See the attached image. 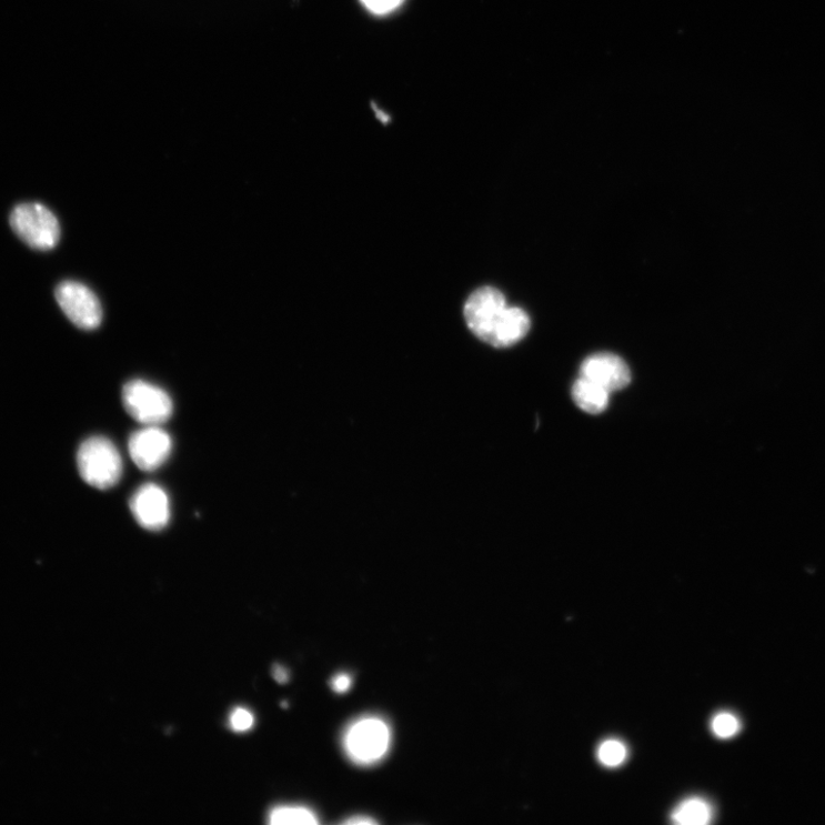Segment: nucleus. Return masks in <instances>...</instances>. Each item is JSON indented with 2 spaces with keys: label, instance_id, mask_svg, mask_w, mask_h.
Masks as SVG:
<instances>
[{
  "label": "nucleus",
  "instance_id": "aec40b11",
  "mask_svg": "<svg viewBox=\"0 0 825 825\" xmlns=\"http://www.w3.org/2000/svg\"><path fill=\"white\" fill-rule=\"evenodd\" d=\"M378 822L373 818L366 817V816H354L350 819H346L344 824L350 825H371L376 824Z\"/></svg>",
  "mask_w": 825,
  "mask_h": 825
},
{
  "label": "nucleus",
  "instance_id": "9d476101",
  "mask_svg": "<svg viewBox=\"0 0 825 825\" xmlns=\"http://www.w3.org/2000/svg\"><path fill=\"white\" fill-rule=\"evenodd\" d=\"M531 329L527 313L520 308H510L502 313L487 344L494 348H510L521 342Z\"/></svg>",
  "mask_w": 825,
  "mask_h": 825
},
{
  "label": "nucleus",
  "instance_id": "20e7f679",
  "mask_svg": "<svg viewBox=\"0 0 825 825\" xmlns=\"http://www.w3.org/2000/svg\"><path fill=\"white\" fill-rule=\"evenodd\" d=\"M390 741V730L383 721L374 716L363 717L345 733L344 748L354 763L370 765L386 755Z\"/></svg>",
  "mask_w": 825,
  "mask_h": 825
},
{
  "label": "nucleus",
  "instance_id": "f8f14e48",
  "mask_svg": "<svg viewBox=\"0 0 825 825\" xmlns=\"http://www.w3.org/2000/svg\"><path fill=\"white\" fill-rule=\"evenodd\" d=\"M713 812L703 799L693 798L684 802L672 814V821L684 825H705L711 822Z\"/></svg>",
  "mask_w": 825,
  "mask_h": 825
},
{
  "label": "nucleus",
  "instance_id": "6e6552de",
  "mask_svg": "<svg viewBox=\"0 0 825 825\" xmlns=\"http://www.w3.org/2000/svg\"><path fill=\"white\" fill-rule=\"evenodd\" d=\"M130 509L143 529L160 531L169 524L170 500L167 492L157 484L148 483L139 487L130 500Z\"/></svg>",
  "mask_w": 825,
  "mask_h": 825
},
{
  "label": "nucleus",
  "instance_id": "a211bd4d",
  "mask_svg": "<svg viewBox=\"0 0 825 825\" xmlns=\"http://www.w3.org/2000/svg\"><path fill=\"white\" fill-rule=\"evenodd\" d=\"M332 690L338 694L346 693L351 687V677L345 673L338 674L332 678Z\"/></svg>",
  "mask_w": 825,
  "mask_h": 825
},
{
  "label": "nucleus",
  "instance_id": "0eeeda50",
  "mask_svg": "<svg viewBox=\"0 0 825 825\" xmlns=\"http://www.w3.org/2000/svg\"><path fill=\"white\" fill-rule=\"evenodd\" d=\"M129 452L138 469L154 472L169 459L172 440L159 425H147L131 435Z\"/></svg>",
  "mask_w": 825,
  "mask_h": 825
},
{
  "label": "nucleus",
  "instance_id": "7ed1b4c3",
  "mask_svg": "<svg viewBox=\"0 0 825 825\" xmlns=\"http://www.w3.org/2000/svg\"><path fill=\"white\" fill-rule=\"evenodd\" d=\"M127 412L145 425H160L173 413V403L162 388L143 380L128 382L122 391Z\"/></svg>",
  "mask_w": 825,
  "mask_h": 825
},
{
  "label": "nucleus",
  "instance_id": "f3484780",
  "mask_svg": "<svg viewBox=\"0 0 825 825\" xmlns=\"http://www.w3.org/2000/svg\"><path fill=\"white\" fill-rule=\"evenodd\" d=\"M364 6L375 14H386L398 9L403 0H362Z\"/></svg>",
  "mask_w": 825,
  "mask_h": 825
},
{
  "label": "nucleus",
  "instance_id": "dca6fc26",
  "mask_svg": "<svg viewBox=\"0 0 825 825\" xmlns=\"http://www.w3.org/2000/svg\"><path fill=\"white\" fill-rule=\"evenodd\" d=\"M255 717L253 713L244 707H237L230 716V726L237 733H244L253 728Z\"/></svg>",
  "mask_w": 825,
  "mask_h": 825
},
{
  "label": "nucleus",
  "instance_id": "6ab92c4d",
  "mask_svg": "<svg viewBox=\"0 0 825 825\" xmlns=\"http://www.w3.org/2000/svg\"><path fill=\"white\" fill-rule=\"evenodd\" d=\"M273 678L278 684L284 685L290 681V673L281 665H274L272 668Z\"/></svg>",
  "mask_w": 825,
  "mask_h": 825
},
{
  "label": "nucleus",
  "instance_id": "423d86ee",
  "mask_svg": "<svg viewBox=\"0 0 825 825\" xmlns=\"http://www.w3.org/2000/svg\"><path fill=\"white\" fill-rule=\"evenodd\" d=\"M507 306L504 294L493 286H482L470 296L464 305L465 322L476 338L487 343Z\"/></svg>",
  "mask_w": 825,
  "mask_h": 825
},
{
  "label": "nucleus",
  "instance_id": "39448f33",
  "mask_svg": "<svg viewBox=\"0 0 825 825\" xmlns=\"http://www.w3.org/2000/svg\"><path fill=\"white\" fill-rule=\"evenodd\" d=\"M56 299L67 318L79 329L92 331L100 326L102 308L88 285L63 281L57 286Z\"/></svg>",
  "mask_w": 825,
  "mask_h": 825
},
{
  "label": "nucleus",
  "instance_id": "ddd939ff",
  "mask_svg": "<svg viewBox=\"0 0 825 825\" xmlns=\"http://www.w3.org/2000/svg\"><path fill=\"white\" fill-rule=\"evenodd\" d=\"M269 823L272 825L285 824H308L314 825L319 821L316 815L306 807L301 806H279L269 813Z\"/></svg>",
  "mask_w": 825,
  "mask_h": 825
},
{
  "label": "nucleus",
  "instance_id": "9b49d317",
  "mask_svg": "<svg viewBox=\"0 0 825 825\" xmlns=\"http://www.w3.org/2000/svg\"><path fill=\"white\" fill-rule=\"evenodd\" d=\"M610 393L603 386L580 376L572 386L573 402L585 413L600 414L608 405Z\"/></svg>",
  "mask_w": 825,
  "mask_h": 825
},
{
  "label": "nucleus",
  "instance_id": "1a4fd4ad",
  "mask_svg": "<svg viewBox=\"0 0 825 825\" xmlns=\"http://www.w3.org/2000/svg\"><path fill=\"white\" fill-rule=\"evenodd\" d=\"M581 376L603 386L610 393L623 390L632 380L631 370L624 359L608 352L586 358L581 368Z\"/></svg>",
  "mask_w": 825,
  "mask_h": 825
},
{
  "label": "nucleus",
  "instance_id": "f257e3e1",
  "mask_svg": "<svg viewBox=\"0 0 825 825\" xmlns=\"http://www.w3.org/2000/svg\"><path fill=\"white\" fill-rule=\"evenodd\" d=\"M78 467L82 480L90 486L109 490L122 477L123 460L112 441L95 436L80 446Z\"/></svg>",
  "mask_w": 825,
  "mask_h": 825
},
{
  "label": "nucleus",
  "instance_id": "2eb2a0df",
  "mask_svg": "<svg viewBox=\"0 0 825 825\" xmlns=\"http://www.w3.org/2000/svg\"><path fill=\"white\" fill-rule=\"evenodd\" d=\"M713 733L721 738H731L738 733L741 724L731 713L717 714L712 722Z\"/></svg>",
  "mask_w": 825,
  "mask_h": 825
},
{
  "label": "nucleus",
  "instance_id": "f03ea898",
  "mask_svg": "<svg viewBox=\"0 0 825 825\" xmlns=\"http://www.w3.org/2000/svg\"><path fill=\"white\" fill-rule=\"evenodd\" d=\"M10 224L19 239L32 249L51 250L60 241L59 221L42 203L27 202L17 205L11 213Z\"/></svg>",
  "mask_w": 825,
  "mask_h": 825
},
{
  "label": "nucleus",
  "instance_id": "4468645a",
  "mask_svg": "<svg viewBox=\"0 0 825 825\" xmlns=\"http://www.w3.org/2000/svg\"><path fill=\"white\" fill-rule=\"evenodd\" d=\"M626 756L627 749L625 745L615 740L604 742L598 748V759L607 767L622 765Z\"/></svg>",
  "mask_w": 825,
  "mask_h": 825
}]
</instances>
